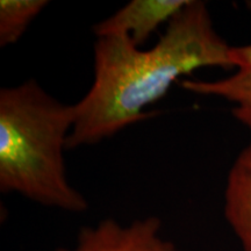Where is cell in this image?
Listing matches in <instances>:
<instances>
[{
	"label": "cell",
	"mask_w": 251,
	"mask_h": 251,
	"mask_svg": "<svg viewBox=\"0 0 251 251\" xmlns=\"http://www.w3.org/2000/svg\"><path fill=\"white\" fill-rule=\"evenodd\" d=\"M93 61L92 85L74 105L68 149L93 146L155 117L146 108L197 70L235 68L233 47L220 36L199 0H190L171 19L152 48L141 49L129 37H100Z\"/></svg>",
	"instance_id": "obj_1"
},
{
	"label": "cell",
	"mask_w": 251,
	"mask_h": 251,
	"mask_svg": "<svg viewBox=\"0 0 251 251\" xmlns=\"http://www.w3.org/2000/svg\"><path fill=\"white\" fill-rule=\"evenodd\" d=\"M75 106L59 101L35 79L0 90V191L69 213L89 208L70 184L64 150Z\"/></svg>",
	"instance_id": "obj_2"
},
{
	"label": "cell",
	"mask_w": 251,
	"mask_h": 251,
	"mask_svg": "<svg viewBox=\"0 0 251 251\" xmlns=\"http://www.w3.org/2000/svg\"><path fill=\"white\" fill-rule=\"evenodd\" d=\"M56 251H188L162 235V221L156 216L136 219L124 225L114 219L80 229L72 248Z\"/></svg>",
	"instance_id": "obj_3"
},
{
	"label": "cell",
	"mask_w": 251,
	"mask_h": 251,
	"mask_svg": "<svg viewBox=\"0 0 251 251\" xmlns=\"http://www.w3.org/2000/svg\"><path fill=\"white\" fill-rule=\"evenodd\" d=\"M190 0H131L93 26L100 37H129L141 47L162 25L169 24Z\"/></svg>",
	"instance_id": "obj_4"
},
{
	"label": "cell",
	"mask_w": 251,
	"mask_h": 251,
	"mask_svg": "<svg viewBox=\"0 0 251 251\" xmlns=\"http://www.w3.org/2000/svg\"><path fill=\"white\" fill-rule=\"evenodd\" d=\"M233 59L235 68L227 77L214 80L185 78L178 85L197 96L230 102L233 117L251 130V43L233 47Z\"/></svg>",
	"instance_id": "obj_5"
},
{
	"label": "cell",
	"mask_w": 251,
	"mask_h": 251,
	"mask_svg": "<svg viewBox=\"0 0 251 251\" xmlns=\"http://www.w3.org/2000/svg\"><path fill=\"white\" fill-rule=\"evenodd\" d=\"M224 211L243 251H251V143L241 150L228 172Z\"/></svg>",
	"instance_id": "obj_6"
},
{
	"label": "cell",
	"mask_w": 251,
	"mask_h": 251,
	"mask_svg": "<svg viewBox=\"0 0 251 251\" xmlns=\"http://www.w3.org/2000/svg\"><path fill=\"white\" fill-rule=\"evenodd\" d=\"M48 4L47 0H1L0 47L17 43Z\"/></svg>",
	"instance_id": "obj_7"
},
{
	"label": "cell",
	"mask_w": 251,
	"mask_h": 251,
	"mask_svg": "<svg viewBox=\"0 0 251 251\" xmlns=\"http://www.w3.org/2000/svg\"><path fill=\"white\" fill-rule=\"evenodd\" d=\"M247 6H248V8H249L250 11H251V0H250V1L247 2Z\"/></svg>",
	"instance_id": "obj_8"
}]
</instances>
